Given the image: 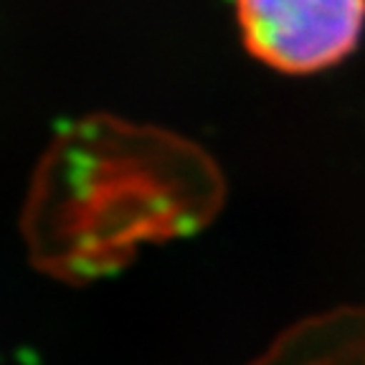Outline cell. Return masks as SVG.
Returning a JSON list of instances; mask_svg holds the SVG:
<instances>
[{
  "mask_svg": "<svg viewBox=\"0 0 365 365\" xmlns=\"http://www.w3.org/2000/svg\"><path fill=\"white\" fill-rule=\"evenodd\" d=\"M221 203V170L195 143L89 114L43 153L21 231L41 272L84 284L130 264L140 246L200 231Z\"/></svg>",
  "mask_w": 365,
  "mask_h": 365,
  "instance_id": "obj_1",
  "label": "cell"
},
{
  "mask_svg": "<svg viewBox=\"0 0 365 365\" xmlns=\"http://www.w3.org/2000/svg\"><path fill=\"white\" fill-rule=\"evenodd\" d=\"M246 51L282 74H317L348 58L365 29V0H236Z\"/></svg>",
  "mask_w": 365,
  "mask_h": 365,
  "instance_id": "obj_2",
  "label": "cell"
},
{
  "mask_svg": "<svg viewBox=\"0 0 365 365\" xmlns=\"http://www.w3.org/2000/svg\"><path fill=\"white\" fill-rule=\"evenodd\" d=\"M246 365H365V304H337L297 319Z\"/></svg>",
  "mask_w": 365,
  "mask_h": 365,
  "instance_id": "obj_3",
  "label": "cell"
}]
</instances>
